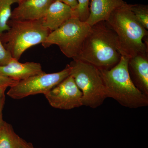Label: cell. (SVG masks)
Here are the masks:
<instances>
[{
	"instance_id": "obj_1",
	"label": "cell",
	"mask_w": 148,
	"mask_h": 148,
	"mask_svg": "<svg viewBox=\"0 0 148 148\" xmlns=\"http://www.w3.org/2000/svg\"><path fill=\"white\" fill-rule=\"evenodd\" d=\"M121 55L114 32L106 21L91 26L74 60L91 64L99 69L108 70L119 62Z\"/></svg>"
},
{
	"instance_id": "obj_2",
	"label": "cell",
	"mask_w": 148,
	"mask_h": 148,
	"mask_svg": "<svg viewBox=\"0 0 148 148\" xmlns=\"http://www.w3.org/2000/svg\"><path fill=\"white\" fill-rule=\"evenodd\" d=\"M106 22L116 34L121 56L129 59L148 53V44L145 40L147 30L135 18L128 4L114 11Z\"/></svg>"
},
{
	"instance_id": "obj_3",
	"label": "cell",
	"mask_w": 148,
	"mask_h": 148,
	"mask_svg": "<svg viewBox=\"0 0 148 148\" xmlns=\"http://www.w3.org/2000/svg\"><path fill=\"white\" fill-rule=\"evenodd\" d=\"M129 58L121 56L112 69H99L105 85L107 98L116 100L121 106L131 109L146 107L148 96L141 92L132 82L128 70Z\"/></svg>"
},
{
	"instance_id": "obj_4",
	"label": "cell",
	"mask_w": 148,
	"mask_h": 148,
	"mask_svg": "<svg viewBox=\"0 0 148 148\" xmlns=\"http://www.w3.org/2000/svg\"><path fill=\"white\" fill-rule=\"evenodd\" d=\"M8 31L0 35L5 49L12 58L18 60L25 51L42 44L51 32L43 26L42 19L34 21L9 20Z\"/></svg>"
},
{
	"instance_id": "obj_5",
	"label": "cell",
	"mask_w": 148,
	"mask_h": 148,
	"mask_svg": "<svg viewBox=\"0 0 148 148\" xmlns=\"http://www.w3.org/2000/svg\"><path fill=\"white\" fill-rule=\"evenodd\" d=\"M70 75L82 93V106L95 109L107 98L99 69L91 64L73 60L69 64Z\"/></svg>"
},
{
	"instance_id": "obj_6",
	"label": "cell",
	"mask_w": 148,
	"mask_h": 148,
	"mask_svg": "<svg viewBox=\"0 0 148 148\" xmlns=\"http://www.w3.org/2000/svg\"><path fill=\"white\" fill-rule=\"evenodd\" d=\"M90 27L77 16H73L58 29L51 32L42 45L45 48L53 45H57L66 57L74 59L79 53Z\"/></svg>"
},
{
	"instance_id": "obj_7",
	"label": "cell",
	"mask_w": 148,
	"mask_h": 148,
	"mask_svg": "<svg viewBox=\"0 0 148 148\" xmlns=\"http://www.w3.org/2000/svg\"><path fill=\"white\" fill-rule=\"evenodd\" d=\"M70 75L69 65L61 71L41 73L17 82L10 86L7 94L14 99H21L29 95L45 94Z\"/></svg>"
},
{
	"instance_id": "obj_8",
	"label": "cell",
	"mask_w": 148,
	"mask_h": 148,
	"mask_svg": "<svg viewBox=\"0 0 148 148\" xmlns=\"http://www.w3.org/2000/svg\"><path fill=\"white\" fill-rule=\"evenodd\" d=\"M54 108L69 110L82 106V93L69 75L44 95Z\"/></svg>"
},
{
	"instance_id": "obj_9",
	"label": "cell",
	"mask_w": 148,
	"mask_h": 148,
	"mask_svg": "<svg viewBox=\"0 0 148 148\" xmlns=\"http://www.w3.org/2000/svg\"><path fill=\"white\" fill-rule=\"evenodd\" d=\"M53 0H21L12 12L10 19L34 21L42 19Z\"/></svg>"
},
{
	"instance_id": "obj_10",
	"label": "cell",
	"mask_w": 148,
	"mask_h": 148,
	"mask_svg": "<svg viewBox=\"0 0 148 148\" xmlns=\"http://www.w3.org/2000/svg\"><path fill=\"white\" fill-rule=\"evenodd\" d=\"M42 72L41 65L39 63H21L13 58L7 65L0 66V76L15 81L26 79Z\"/></svg>"
},
{
	"instance_id": "obj_11",
	"label": "cell",
	"mask_w": 148,
	"mask_h": 148,
	"mask_svg": "<svg viewBox=\"0 0 148 148\" xmlns=\"http://www.w3.org/2000/svg\"><path fill=\"white\" fill-rule=\"evenodd\" d=\"M128 70L136 87L148 96V53L138 54L129 58Z\"/></svg>"
},
{
	"instance_id": "obj_12",
	"label": "cell",
	"mask_w": 148,
	"mask_h": 148,
	"mask_svg": "<svg viewBox=\"0 0 148 148\" xmlns=\"http://www.w3.org/2000/svg\"><path fill=\"white\" fill-rule=\"evenodd\" d=\"M73 16L74 10L70 6L62 2L54 1L49 7L42 21L43 26L51 32Z\"/></svg>"
},
{
	"instance_id": "obj_13",
	"label": "cell",
	"mask_w": 148,
	"mask_h": 148,
	"mask_svg": "<svg viewBox=\"0 0 148 148\" xmlns=\"http://www.w3.org/2000/svg\"><path fill=\"white\" fill-rule=\"evenodd\" d=\"M126 3L123 0H90L89 15L86 22L90 27L106 21L112 12Z\"/></svg>"
},
{
	"instance_id": "obj_14",
	"label": "cell",
	"mask_w": 148,
	"mask_h": 148,
	"mask_svg": "<svg viewBox=\"0 0 148 148\" xmlns=\"http://www.w3.org/2000/svg\"><path fill=\"white\" fill-rule=\"evenodd\" d=\"M21 138L11 125L4 121L0 127V148H23Z\"/></svg>"
},
{
	"instance_id": "obj_15",
	"label": "cell",
	"mask_w": 148,
	"mask_h": 148,
	"mask_svg": "<svg viewBox=\"0 0 148 148\" xmlns=\"http://www.w3.org/2000/svg\"><path fill=\"white\" fill-rule=\"evenodd\" d=\"M19 0H0V35L10 29L8 22L11 16V6Z\"/></svg>"
},
{
	"instance_id": "obj_16",
	"label": "cell",
	"mask_w": 148,
	"mask_h": 148,
	"mask_svg": "<svg viewBox=\"0 0 148 148\" xmlns=\"http://www.w3.org/2000/svg\"><path fill=\"white\" fill-rule=\"evenodd\" d=\"M135 18L147 30L148 29V7L142 4H128Z\"/></svg>"
},
{
	"instance_id": "obj_17",
	"label": "cell",
	"mask_w": 148,
	"mask_h": 148,
	"mask_svg": "<svg viewBox=\"0 0 148 148\" xmlns=\"http://www.w3.org/2000/svg\"><path fill=\"white\" fill-rule=\"evenodd\" d=\"M78 5L74 10V16L80 21L86 22L89 15V4L90 0H77Z\"/></svg>"
},
{
	"instance_id": "obj_18",
	"label": "cell",
	"mask_w": 148,
	"mask_h": 148,
	"mask_svg": "<svg viewBox=\"0 0 148 148\" xmlns=\"http://www.w3.org/2000/svg\"><path fill=\"white\" fill-rule=\"evenodd\" d=\"M12 58L10 53L3 45L0 38V66L7 65Z\"/></svg>"
},
{
	"instance_id": "obj_19",
	"label": "cell",
	"mask_w": 148,
	"mask_h": 148,
	"mask_svg": "<svg viewBox=\"0 0 148 148\" xmlns=\"http://www.w3.org/2000/svg\"><path fill=\"white\" fill-rule=\"evenodd\" d=\"M54 1H59L70 6L74 10L77 8L78 5L77 0H53Z\"/></svg>"
},
{
	"instance_id": "obj_20",
	"label": "cell",
	"mask_w": 148,
	"mask_h": 148,
	"mask_svg": "<svg viewBox=\"0 0 148 148\" xmlns=\"http://www.w3.org/2000/svg\"><path fill=\"white\" fill-rule=\"evenodd\" d=\"M17 82V81L13 80L8 78L0 76V84L6 85L8 86L9 87L12 86Z\"/></svg>"
},
{
	"instance_id": "obj_21",
	"label": "cell",
	"mask_w": 148,
	"mask_h": 148,
	"mask_svg": "<svg viewBox=\"0 0 148 148\" xmlns=\"http://www.w3.org/2000/svg\"><path fill=\"white\" fill-rule=\"evenodd\" d=\"M5 95L0 99V127L2 125L4 121L3 119V110L5 103Z\"/></svg>"
},
{
	"instance_id": "obj_22",
	"label": "cell",
	"mask_w": 148,
	"mask_h": 148,
	"mask_svg": "<svg viewBox=\"0 0 148 148\" xmlns=\"http://www.w3.org/2000/svg\"><path fill=\"white\" fill-rule=\"evenodd\" d=\"M21 143L23 148H37L34 147L32 143H28L21 138Z\"/></svg>"
},
{
	"instance_id": "obj_23",
	"label": "cell",
	"mask_w": 148,
	"mask_h": 148,
	"mask_svg": "<svg viewBox=\"0 0 148 148\" xmlns=\"http://www.w3.org/2000/svg\"><path fill=\"white\" fill-rule=\"evenodd\" d=\"M8 87V86L6 85H0V99L5 95V92L6 89Z\"/></svg>"
},
{
	"instance_id": "obj_24",
	"label": "cell",
	"mask_w": 148,
	"mask_h": 148,
	"mask_svg": "<svg viewBox=\"0 0 148 148\" xmlns=\"http://www.w3.org/2000/svg\"><path fill=\"white\" fill-rule=\"evenodd\" d=\"M21 1V0H19V1Z\"/></svg>"
},
{
	"instance_id": "obj_25",
	"label": "cell",
	"mask_w": 148,
	"mask_h": 148,
	"mask_svg": "<svg viewBox=\"0 0 148 148\" xmlns=\"http://www.w3.org/2000/svg\"><path fill=\"white\" fill-rule=\"evenodd\" d=\"M0 85H1V84H0Z\"/></svg>"
}]
</instances>
